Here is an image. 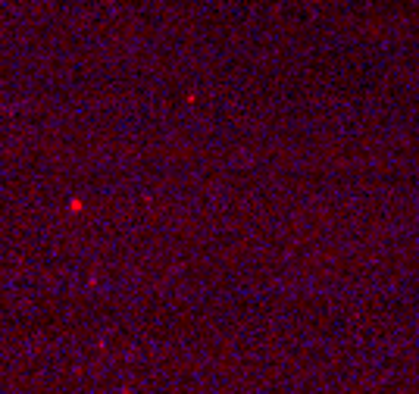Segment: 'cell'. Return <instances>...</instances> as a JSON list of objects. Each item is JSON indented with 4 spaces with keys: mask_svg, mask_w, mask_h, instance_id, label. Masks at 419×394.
<instances>
[]
</instances>
